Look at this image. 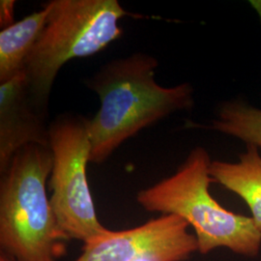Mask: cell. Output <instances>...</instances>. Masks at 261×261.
I'll use <instances>...</instances> for the list:
<instances>
[{
    "label": "cell",
    "instance_id": "obj_1",
    "mask_svg": "<svg viewBox=\"0 0 261 261\" xmlns=\"http://www.w3.org/2000/svg\"><path fill=\"white\" fill-rule=\"evenodd\" d=\"M158 60L144 53L112 59L84 80L101 107L89 119L90 163L102 164L125 141L168 115L194 107L189 83L164 87L155 81Z\"/></svg>",
    "mask_w": 261,
    "mask_h": 261
},
{
    "label": "cell",
    "instance_id": "obj_2",
    "mask_svg": "<svg viewBox=\"0 0 261 261\" xmlns=\"http://www.w3.org/2000/svg\"><path fill=\"white\" fill-rule=\"evenodd\" d=\"M54 158L49 147L19 149L0 182V246L17 261H57L70 240L47 195Z\"/></svg>",
    "mask_w": 261,
    "mask_h": 261
},
{
    "label": "cell",
    "instance_id": "obj_3",
    "mask_svg": "<svg viewBox=\"0 0 261 261\" xmlns=\"http://www.w3.org/2000/svg\"><path fill=\"white\" fill-rule=\"evenodd\" d=\"M211 163L208 152L196 147L173 175L140 191L137 201L149 212L182 218L195 230L201 254L225 248L255 256L261 249V231L252 218L226 210L211 196Z\"/></svg>",
    "mask_w": 261,
    "mask_h": 261
},
{
    "label": "cell",
    "instance_id": "obj_4",
    "mask_svg": "<svg viewBox=\"0 0 261 261\" xmlns=\"http://www.w3.org/2000/svg\"><path fill=\"white\" fill-rule=\"evenodd\" d=\"M46 27L24 74L35 99L48 109L53 86L70 60L94 56L123 35L120 20L135 16L117 0H50Z\"/></svg>",
    "mask_w": 261,
    "mask_h": 261
},
{
    "label": "cell",
    "instance_id": "obj_5",
    "mask_svg": "<svg viewBox=\"0 0 261 261\" xmlns=\"http://www.w3.org/2000/svg\"><path fill=\"white\" fill-rule=\"evenodd\" d=\"M89 119L73 112L57 115L48 126L54 164L49 197L56 219L70 239L87 242L107 229L100 223L86 177L90 163Z\"/></svg>",
    "mask_w": 261,
    "mask_h": 261
},
{
    "label": "cell",
    "instance_id": "obj_6",
    "mask_svg": "<svg viewBox=\"0 0 261 261\" xmlns=\"http://www.w3.org/2000/svg\"><path fill=\"white\" fill-rule=\"evenodd\" d=\"M176 215H161L140 226L103 233L84 243L74 261H185L197 252L195 234Z\"/></svg>",
    "mask_w": 261,
    "mask_h": 261
},
{
    "label": "cell",
    "instance_id": "obj_7",
    "mask_svg": "<svg viewBox=\"0 0 261 261\" xmlns=\"http://www.w3.org/2000/svg\"><path fill=\"white\" fill-rule=\"evenodd\" d=\"M48 109L35 99L24 72L0 84V172L22 147H48Z\"/></svg>",
    "mask_w": 261,
    "mask_h": 261
},
{
    "label": "cell",
    "instance_id": "obj_8",
    "mask_svg": "<svg viewBox=\"0 0 261 261\" xmlns=\"http://www.w3.org/2000/svg\"><path fill=\"white\" fill-rule=\"evenodd\" d=\"M214 182L240 196L247 203L252 219L261 231V154L258 147L247 145L239 162L213 161L209 168Z\"/></svg>",
    "mask_w": 261,
    "mask_h": 261
},
{
    "label": "cell",
    "instance_id": "obj_9",
    "mask_svg": "<svg viewBox=\"0 0 261 261\" xmlns=\"http://www.w3.org/2000/svg\"><path fill=\"white\" fill-rule=\"evenodd\" d=\"M49 1L39 11L4 28L0 32V84L24 72L28 56L46 27Z\"/></svg>",
    "mask_w": 261,
    "mask_h": 261
},
{
    "label": "cell",
    "instance_id": "obj_10",
    "mask_svg": "<svg viewBox=\"0 0 261 261\" xmlns=\"http://www.w3.org/2000/svg\"><path fill=\"white\" fill-rule=\"evenodd\" d=\"M207 129L240 139L247 145L261 147V110L236 100L225 102Z\"/></svg>",
    "mask_w": 261,
    "mask_h": 261
},
{
    "label": "cell",
    "instance_id": "obj_11",
    "mask_svg": "<svg viewBox=\"0 0 261 261\" xmlns=\"http://www.w3.org/2000/svg\"><path fill=\"white\" fill-rule=\"evenodd\" d=\"M15 0H1L0 1V27L2 29L9 28L15 23Z\"/></svg>",
    "mask_w": 261,
    "mask_h": 261
},
{
    "label": "cell",
    "instance_id": "obj_12",
    "mask_svg": "<svg viewBox=\"0 0 261 261\" xmlns=\"http://www.w3.org/2000/svg\"><path fill=\"white\" fill-rule=\"evenodd\" d=\"M0 261H17L15 258H13L12 256H10L9 254H7L6 252H1L0 253Z\"/></svg>",
    "mask_w": 261,
    "mask_h": 261
},
{
    "label": "cell",
    "instance_id": "obj_13",
    "mask_svg": "<svg viewBox=\"0 0 261 261\" xmlns=\"http://www.w3.org/2000/svg\"><path fill=\"white\" fill-rule=\"evenodd\" d=\"M251 3H252V6H253L257 11V13H258V15H259L261 19V1H252Z\"/></svg>",
    "mask_w": 261,
    "mask_h": 261
}]
</instances>
